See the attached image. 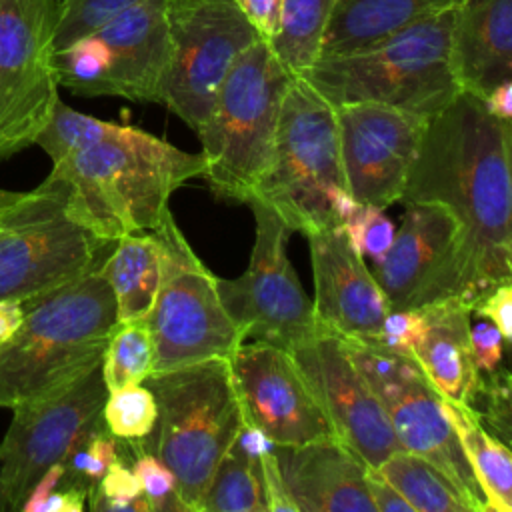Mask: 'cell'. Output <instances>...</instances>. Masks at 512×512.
Here are the masks:
<instances>
[{
	"mask_svg": "<svg viewBox=\"0 0 512 512\" xmlns=\"http://www.w3.org/2000/svg\"><path fill=\"white\" fill-rule=\"evenodd\" d=\"M510 122L460 90L428 118L400 202L438 204L458 224L454 296L472 306L512 282Z\"/></svg>",
	"mask_w": 512,
	"mask_h": 512,
	"instance_id": "cell-1",
	"label": "cell"
},
{
	"mask_svg": "<svg viewBox=\"0 0 512 512\" xmlns=\"http://www.w3.org/2000/svg\"><path fill=\"white\" fill-rule=\"evenodd\" d=\"M200 152H186L134 126L52 164L72 216L106 242L156 228L170 196L202 176Z\"/></svg>",
	"mask_w": 512,
	"mask_h": 512,
	"instance_id": "cell-2",
	"label": "cell"
},
{
	"mask_svg": "<svg viewBox=\"0 0 512 512\" xmlns=\"http://www.w3.org/2000/svg\"><path fill=\"white\" fill-rule=\"evenodd\" d=\"M22 304V322L0 340V408L38 398L100 364L118 322L100 266Z\"/></svg>",
	"mask_w": 512,
	"mask_h": 512,
	"instance_id": "cell-3",
	"label": "cell"
},
{
	"mask_svg": "<svg viewBox=\"0 0 512 512\" xmlns=\"http://www.w3.org/2000/svg\"><path fill=\"white\" fill-rule=\"evenodd\" d=\"M252 198L304 236L340 226L358 206L344 182L336 106L302 76L284 92L272 156Z\"/></svg>",
	"mask_w": 512,
	"mask_h": 512,
	"instance_id": "cell-4",
	"label": "cell"
},
{
	"mask_svg": "<svg viewBox=\"0 0 512 512\" xmlns=\"http://www.w3.org/2000/svg\"><path fill=\"white\" fill-rule=\"evenodd\" d=\"M454 10L420 20L368 48L320 56L298 76L334 106L380 102L428 120L460 92L450 62Z\"/></svg>",
	"mask_w": 512,
	"mask_h": 512,
	"instance_id": "cell-5",
	"label": "cell"
},
{
	"mask_svg": "<svg viewBox=\"0 0 512 512\" xmlns=\"http://www.w3.org/2000/svg\"><path fill=\"white\" fill-rule=\"evenodd\" d=\"M142 384L156 400V424L140 438L176 476L188 512H200L212 472L244 420L226 358L150 372Z\"/></svg>",
	"mask_w": 512,
	"mask_h": 512,
	"instance_id": "cell-6",
	"label": "cell"
},
{
	"mask_svg": "<svg viewBox=\"0 0 512 512\" xmlns=\"http://www.w3.org/2000/svg\"><path fill=\"white\" fill-rule=\"evenodd\" d=\"M292 72L272 46L256 38L220 82L206 122L196 132L204 172L216 198L248 202L264 174Z\"/></svg>",
	"mask_w": 512,
	"mask_h": 512,
	"instance_id": "cell-7",
	"label": "cell"
},
{
	"mask_svg": "<svg viewBox=\"0 0 512 512\" xmlns=\"http://www.w3.org/2000/svg\"><path fill=\"white\" fill-rule=\"evenodd\" d=\"M114 242L80 224L50 176L0 210V300L28 302L100 266Z\"/></svg>",
	"mask_w": 512,
	"mask_h": 512,
	"instance_id": "cell-8",
	"label": "cell"
},
{
	"mask_svg": "<svg viewBox=\"0 0 512 512\" xmlns=\"http://www.w3.org/2000/svg\"><path fill=\"white\" fill-rule=\"evenodd\" d=\"M156 228L166 244V260L144 318L152 338V372L228 360L244 338L220 300L218 276L196 256L172 212Z\"/></svg>",
	"mask_w": 512,
	"mask_h": 512,
	"instance_id": "cell-9",
	"label": "cell"
},
{
	"mask_svg": "<svg viewBox=\"0 0 512 512\" xmlns=\"http://www.w3.org/2000/svg\"><path fill=\"white\" fill-rule=\"evenodd\" d=\"M346 348L376 394L402 450L434 464L458 490L470 512H488L482 490L466 462L444 398L420 366L370 342L344 340Z\"/></svg>",
	"mask_w": 512,
	"mask_h": 512,
	"instance_id": "cell-10",
	"label": "cell"
},
{
	"mask_svg": "<svg viewBox=\"0 0 512 512\" xmlns=\"http://www.w3.org/2000/svg\"><path fill=\"white\" fill-rule=\"evenodd\" d=\"M254 216V246L238 278H218L220 300L242 338L292 350L318 328L286 252L290 228L260 198L248 200Z\"/></svg>",
	"mask_w": 512,
	"mask_h": 512,
	"instance_id": "cell-11",
	"label": "cell"
},
{
	"mask_svg": "<svg viewBox=\"0 0 512 512\" xmlns=\"http://www.w3.org/2000/svg\"><path fill=\"white\" fill-rule=\"evenodd\" d=\"M166 12L170 62L158 104L198 132L230 66L260 36L234 0H166Z\"/></svg>",
	"mask_w": 512,
	"mask_h": 512,
	"instance_id": "cell-12",
	"label": "cell"
},
{
	"mask_svg": "<svg viewBox=\"0 0 512 512\" xmlns=\"http://www.w3.org/2000/svg\"><path fill=\"white\" fill-rule=\"evenodd\" d=\"M60 0H0V160L32 146L58 96Z\"/></svg>",
	"mask_w": 512,
	"mask_h": 512,
	"instance_id": "cell-13",
	"label": "cell"
},
{
	"mask_svg": "<svg viewBox=\"0 0 512 512\" xmlns=\"http://www.w3.org/2000/svg\"><path fill=\"white\" fill-rule=\"evenodd\" d=\"M100 364L10 408L14 416L0 442V482L10 510H20L32 484L52 464H62L82 434L102 418L108 388Z\"/></svg>",
	"mask_w": 512,
	"mask_h": 512,
	"instance_id": "cell-14",
	"label": "cell"
},
{
	"mask_svg": "<svg viewBox=\"0 0 512 512\" xmlns=\"http://www.w3.org/2000/svg\"><path fill=\"white\" fill-rule=\"evenodd\" d=\"M336 122L350 196L382 210L400 202L428 120L380 102H346Z\"/></svg>",
	"mask_w": 512,
	"mask_h": 512,
	"instance_id": "cell-15",
	"label": "cell"
},
{
	"mask_svg": "<svg viewBox=\"0 0 512 512\" xmlns=\"http://www.w3.org/2000/svg\"><path fill=\"white\" fill-rule=\"evenodd\" d=\"M242 420L276 446L334 436L292 354L268 342H242L228 358Z\"/></svg>",
	"mask_w": 512,
	"mask_h": 512,
	"instance_id": "cell-16",
	"label": "cell"
},
{
	"mask_svg": "<svg viewBox=\"0 0 512 512\" xmlns=\"http://www.w3.org/2000/svg\"><path fill=\"white\" fill-rule=\"evenodd\" d=\"M290 354L320 402L334 436L368 468H378L384 458L400 450L376 394L340 336L316 330Z\"/></svg>",
	"mask_w": 512,
	"mask_h": 512,
	"instance_id": "cell-17",
	"label": "cell"
},
{
	"mask_svg": "<svg viewBox=\"0 0 512 512\" xmlns=\"http://www.w3.org/2000/svg\"><path fill=\"white\" fill-rule=\"evenodd\" d=\"M400 230L372 274L390 308H420L454 296L458 224L438 204L402 202Z\"/></svg>",
	"mask_w": 512,
	"mask_h": 512,
	"instance_id": "cell-18",
	"label": "cell"
},
{
	"mask_svg": "<svg viewBox=\"0 0 512 512\" xmlns=\"http://www.w3.org/2000/svg\"><path fill=\"white\" fill-rule=\"evenodd\" d=\"M314 278L316 328L342 340H372L392 310L372 270L340 226L306 234Z\"/></svg>",
	"mask_w": 512,
	"mask_h": 512,
	"instance_id": "cell-19",
	"label": "cell"
},
{
	"mask_svg": "<svg viewBox=\"0 0 512 512\" xmlns=\"http://www.w3.org/2000/svg\"><path fill=\"white\" fill-rule=\"evenodd\" d=\"M296 512H374L368 466L336 436L274 448Z\"/></svg>",
	"mask_w": 512,
	"mask_h": 512,
	"instance_id": "cell-20",
	"label": "cell"
},
{
	"mask_svg": "<svg viewBox=\"0 0 512 512\" xmlns=\"http://www.w3.org/2000/svg\"><path fill=\"white\" fill-rule=\"evenodd\" d=\"M96 34L106 42L112 96L156 102L170 62L166 0H142L104 22Z\"/></svg>",
	"mask_w": 512,
	"mask_h": 512,
	"instance_id": "cell-21",
	"label": "cell"
},
{
	"mask_svg": "<svg viewBox=\"0 0 512 512\" xmlns=\"http://www.w3.org/2000/svg\"><path fill=\"white\" fill-rule=\"evenodd\" d=\"M450 62L458 88L478 98L512 80V0H464L454 10Z\"/></svg>",
	"mask_w": 512,
	"mask_h": 512,
	"instance_id": "cell-22",
	"label": "cell"
},
{
	"mask_svg": "<svg viewBox=\"0 0 512 512\" xmlns=\"http://www.w3.org/2000/svg\"><path fill=\"white\" fill-rule=\"evenodd\" d=\"M420 308L426 330L412 360L444 400L470 406L480 376L470 346V306L448 296Z\"/></svg>",
	"mask_w": 512,
	"mask_h": 512,
	"instance_id": "cell-23",
	"label": "cell"
},
{
	"mask_svg": "<svg viewBox=\"0 0 512 512\" xmlns=\"http://www.w3.org/2000/svg\"><path fill=\"white\" fill-rule=\"evenodd\" d=\"M464 0H338L320 56L368 48L420 20L452 10Z\"/></svg>",
	"mask_w": 512,
	"mask_h": 512,
	"instance_id": "cell-24",
	"label": "cell"
},
{
	"mask_svg": "<svg viewBox=\"0 0 512 512\" xmlns=\"http://www.w3.org/2000/svg\"><path fill=\"white\" fill-rule=\"evenodd\" d=\"M166 260V244L158 228L118 238L100 270L108 280L118 322H140L150 312Z\"/></svg>",
	"mask_w": 512,
	"mask_h": 512,
	"instance_id": "cell-25",
	"label": "cell"
},
{
	"mask_svg": "<svg viewBox=\"0 0 512 512\" xmlns=\"http://www.w3.org/2000/svg\"><path fill=\"white\" fill-rule=\"evenodd\" d=\"M444 408L488 512H512V456L508 444L486 430L468 406L444 400Z\"/></svg>",
	"mask_w": 512,
	"mask_h": 512,
	"instance_id": "cell-26",
	"label": "cell"
},
{
	"mask_svg": "<svg viewBox=\"0 0 512 512\" xmlns=\"http://www.w3.org/2000/svg\"><path fill=\"white\" fill-rule=\"evenodd\" d=\"M414 512H470L454 484L428 460L396 450L376 468Z\"/></svg>",
	"mask_w": 512,
	"mask_h": 512,
	"instance_id": "cell-27",
	"label": "cell"
},
{
	"mask_svg": "<svg viewBox=\"0 0 512 512\" xmlns=\"http://www.w3.org/2000/svg\"><path fill=\"white\" fill-rule=\"evenodd\" d=\"M336 4L338 0H282L280 30L270 46L294 76L320 58L322 40Z\"/></svg>",
	"mask_w": 512,
	"mask_h": 512,
	"instance_id": "cell-28",
	"label": "cell"
},
{
	"mask_svg": "<svg viewBox=\"0 0 512 512\" xmlns=\"http://www.w3.org/2000/svg\"><path fill=\"white\" fill-rule=\"evenodd\" d=\"M200 512H268L260 460L236 438L212 472Z\"/></svg>",
	"mask_w": 512,
	"mask_h": 512,
	"instance_id": "cell-29",
	"label": "cell"
},
{
	"mask_svg": "<svg viewBox=\"0 0 512 512\" xmlns=\"http://www.w3.org/2000/svg\"><path fill=\"white\" fill-rule=\"evenodd\" d=\"M110 62V50L96 32L54 50L58 86L80 96H112Z\"/></svg>",
	"mask_w": 512,
	"mask_h": 512,
	"instance_id": "cell-30",
	"label": "cell"
},
{
	"mask_svg": "<svg viewBox=\"0 0 512 512\" xmlns=\"http://www.w3.org/2000/svg\"><path fill=\"white\" fill-rule=\"evenodd\" d=\"M122 126L124 124L106 122V120L82 114L58 98L50 112L48 122L38 132L34 144H38L52 158V164H54L72 152L84 150L100 140H106L118 134Z\"/></svg>",
	"mask_w": 512,
	"mask_h": 512,
	"instance_id": "cell-31",
	"label": "cell"
},
{
	"mask_svg": "<svg viewBox=\"0 0 512 512\" xmlns=\"http://www.w3.org/2000/svg\"><path fill=\"white\" fill-rule=\"evenodd\" d=\"M100 368L108 390L142 382L152 372V338L144 320L116 322Z\"/></svg>",
	"mask_w": 512,
	"mask_h": 512,
	"instance_id": "cell-32",
	"label": "cell"
},
{
	"mask_svg": "<svg viewBox=\"0 0 512 512\" xmlns=\"http://www.w3.org/2000/svg\"><path fill=\"white\" fill-rule=\"evenodd\" d=\"M118 458V438L108 432L104 420L100 418L86 434H82V438L64 458V476L60 484L82 488L90 494V490L106 474L110 464Z\"/></svg>",
	"mask_w": 512,
	"mask_h": 512,
	"instance_id": "cell-33",
	"label": "cell"
},
{
	"mask_svg": "<svg viewBox=\"0 0 512 512\" xmlns=\"http://www.w3.org/2000/svg\"><path fill=\"white\" fill-rule=\"evenodd\" d=\"M102 420L110 434L120 440H140L156 424V400L142 382L108 390L102 406Z\"/></svg>",
	"mask_w": 512,
	"mask_h": 512,
	"instance_id": "cell-34",
	"label": "cell"
},
{
	"mask_svg": "<svg viewBox=\"0 0 512 512\" xmlns=\"http://www.w3.org/2000/svg\"><path fill=\"white\" fill-rule=\"evenodd\" d=\"M130 448V466L140 482L150 512H188L178 494V482L172 470L152 452L144 450L140 440H126Z\"/></svg>",
	"mask_w": 512,
	"mask_h": 512,
	"instance_id": "cell-35",
	"label": "cell"
},
{
	"mask_svg": "<svg viewBox=\"0 0 512 512\" xmlns=\"http://www.w3.org/2000/svg\"><path fill=\"white\" fill-rule=\"evenodd\" d=\"M88 508L94 512H150L132 466L118 458L88 494Z\"/></svg>",
	"mask_w": 512,
	"mask_h": 512,
	"instance_id": "cell-36",
	"label": "cell"
},
{
	"mask_svg": "<svg viewBox=\"0 0 512 512\" xmlns=\"http://www.w3.org/2000/svg\"><path fill=\"white\" fill-rule=\"evenodd\" d=\"M142 0H60V18L54 32V50L96 32L124 8Z\"/></svg>",
	"mask_w": 512,
	"mask_h": 512,
	"instance_id": "cell-37",
	"label": "cell"
},
{
	"mask_svg": "<svg viewBox=\"0 0 512 512\" xmlns=\"http://www.w3.org/2000/svg\"><path fill=\"white\" fill-rule=\"evenodd\" d=\"M468 408L478 416L486 430L504 444H510V374L504 366L478 376V386Z\"/></svg>",
	"mask_w": 512,
	"mask_h": 512,
	"instance_id": "cell-38",
	"label": "cell"
},
{
	"mask_svg": "<svg viewBox=\"0 0 512 512\" xmlns=\"http://www.w3.org/2000/svg\"><path fill=\"white\" fill-rule=\"evenodd\" d=\"M424 330L426 316L422 308H398L386 314L378 334L368 342L384 352L414 358Z\"/></svg>",
	"mask_w": 512,
	"mask_h": 512,
	"instance_id": "cell-39",
	"label": "cell"
},
{
	"mask_svg": "<svg viewBox=\"0 0 512 512\" xmlns=\"http://www.w3.org/2000/svg\"><path fill=\"white\" fill-rule=\"evenodd\" d=\"M470 346L476 370L480 374H488L502 366L508 342L490 320L478 318L476 324L470 322Z\"/></svg>",
	"mask_w": 512,
	"mask_h": 512,
	"instance_id": "cell-40",
	"label": "cell"
},
{
	"mask_svg": "<svg viewBox=\"0 0 512 512\" xmlns=\"http://www.w3.org/2000/svg\"><path fill=\"white\" fill-rule=\"evenodd\" d=\"M472 316L490 320L504 340L510 344L512 340V282H502L484 294L474 306Z\"/></svg>",
	"mask_w": 512,
	"mask_h": 512,
	"instance_id": "cell-41",
	"label": "cell"
},
{
	"mask_svg": "<svg viewBox=\"0 0 512 512\" xmlns=\"http://www.w3.org/2000/svg\"><path fill=\"white\" fill-rule=\"evenodd\" d=\"M394 232H396L394 224L384 214V210L368 204L364 234H362V256H368L372 264L380 262L392 246Z\"/></svg>",
	"mask_w": 512,
	"mask_h": 512,
	"instance_id": "cell-42",
	"label": "cell"
},
{
	"mask_svg": "<svg viewBox=\"0 0 512 512\" xmlns=\"http://www.w3.org/2000/svg\"><path fill=\"white\" fill-rule=\"evenodd\" d=\"M276 448V446H274ZM266 450L258 456L260 460V470H262V486H264V498H266V506L268 512H296L288 490L284 486L282 480V472L278 466V458L276 452Z\"/></svg>",
	"mask_w": 512,
	"mask_h": 512,
	"instance_id": "cell-43",
	"label": "cell"
},
{
	"mask_svg": "<svg viewBox=\"0 0 512 512\" xmlns=\"http://www.w3.org/2000/svg\"><path fill=\"white\" fill-rule=\"evenodd\" d=\"M242 16L256 30V34L268 44L280 30L282 0H234Z\"/></svg>",
	"mask_w": 512,
	"mask_h": 512,
	"instance_id": "cell-44",
	"label": "cell"
},
{
	"mask_svg": "<svg viewBox=\"0 0 512 512\" xmlns=\"http://www.w3.org/2000/svg\"><path fill=\"white\" fill-rule=\"evenodd\" d=\"M366 486L374 512H414L402 494L376 468L366 470Z\"/></svg>",
	"mask_w": 512,
	"mask_h": 512,
	"instance_id": "cell-45",
	"label": "cell"
},
{
	"mask_svg": "<svg viewBox=\"0 0 512 512\" xmlns=\"http://www.w3.org/2000/svg\"><path fill=\"white\" fill-rule=\"evenodd\" d=\"M64 476V466L62 464H52L30 488L28 496L24 498L20 512H38L42 502L60 486Z\"/></svg>",
	"mask_w": 512,
	"mask_h": 512,
	"instance_id": "cell-46",
	"label": "cell"
},
{
	"mask_svg": "<svg viewBox=\"0 0 512 512\" xmlns=\"http://www.w3.org/2000/svg\"><path fill=\"white\" fill-rule=\"evenodd\" d=\"M88 492L74 486L56 488L40 506L38 512H82L86 508Z\"/></svg>",
	"mask_w": 512,
	"mask_h": 512,
	"instance_id": "cell-47",
	"label": "cell"
},
{
	"mask_svg": "<svg viewBox=\"0 0 512 512\" xmlns=\"http://www.w3.org/2000/svg\"><path fill=\"white\" fill-rule=\"evenodd\" d=\"M482 102L490 114L510 122L512 120V80L498 84L488 96L482 98Z\"/></svg>",
	"mask_w": 512,
	"mask_h": 512,
	"instance_id": "cell-48",
	"label": "cell"
},
{
	"mask_svg": "<svg viewBox=\"0 0 512 512\" xmlns=\"http://www.w3.org/2000/svg\"><path fill=\"white\" fill-rule=\"evenodd\" d=\"M24 316V304L20 300H0V340L12 334Z\"/></svg>",
	"mask_w": 512,
	"mask_h": 512,
	"instance_id": "cell-49",
	"label": "cell"
},
{
	"mask_svg": "<svg viewBox=\"0 0 512 512\" xmlns=\"http://www.w3.org/2000/svg\"><path fill=\"white\" fill-rule=\"evenodd\" d=\"M20 196H22V192H12V190H2L0 188V210H4L10 204H14Z\"/></svg>",
	"mask_w": 512,
	"mask_h": 512,
	"instance_id": "cell-50",
	"label": "cell"
},
{
	"mask_svg": "<svg viewBox=\"0 0 512 512\" xmlns=\"http://www.w3.org/2000/svg\"><path fill=\"white\" fill-rule=\"evenodd\" d=\"M6 510H10V506H8V500H6V496H4L2 482H0V512H6Z\"/></svg>",
	"mask_w": 512,
	"mask_h": 512,
	"instance_id": "cell-51",
	"label": "cell"
}]
</instances>
